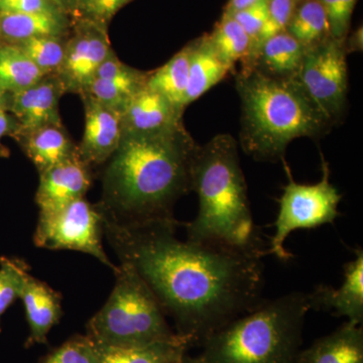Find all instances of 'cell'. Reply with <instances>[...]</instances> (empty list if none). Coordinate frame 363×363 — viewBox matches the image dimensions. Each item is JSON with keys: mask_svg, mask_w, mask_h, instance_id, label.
<instances>
[{"mask_svg": "<svg viewBox=\"0 0 363 363\" xmlns=\"http://www.w3.org/2000/svg\"><path fill=\"white\" fill-rule=\"evenodd\" d=\"M20 130V123L16 117L6 109H0V140L4 136H11L16 140Z\"/></svg>", "mask_w": 363, "mask_h": 363, "instance_id": "d590c367", "label": "cell"}, {"mask_svg": "<svg viewBox=\"0 0 363 363\" xmlns=\"http://www.w3.org/2000/svg\"><path fill=\"white\" fill-rule=\"evenodd\" d=\"M311 309L309 293L262 301L203 340L197 363H295L303 325Z\"/></svg>", "mask_w": 363, "mask_h": 363, "instance_id": "5b68a950", "label": "cell"}, {"mask_svg": "<svg viewBox=\"0 0 363 363\" xmlns=\"http://www.w3.org/2000/svg\"><path fill=\"white\" fill-rule=\"evenodd\" d=\"M259 1H262V0H229L225 9H224L223 13L233 14Z\"/></svg>", "mask_w": 363, "mask_h": 363, "instance_id": "74e56055", "label": "cell"}, {"mask_svg": "<svg viewBox=\"0 0 363 363\" xmlns=\"http://www.w3.org/2000/svg\"><path fill=\"white\" fill-rule=\"evenodd\" d=\"M40 363H100L97 344L89 336H76L52 350Z\"/></svg>", "mask_w": 363, "mask_h": 363, "instance_id": "f546056e", "label": "cell"}, {"mask_svg": "<svg viewBox=\"0 0 363 363\" xmlns=\"http://www.w3.org/2000/svg\"><path fill=\"white\" fill-rule=\"evenodd\" d=\"M328 21L332 39L344 40L350 35L351 18L358 0H318Z\"/></svg>", "mask_w": 363, "mask_h": 363, "instance_id": "1f68e13d", "label": "cell"}, {"mask_svg": "<svg viewBox=\"0 0 363 363\" xmlns=\"http://www.w3.org/2000/svg\"><path fill=\"white\" fill-rule=\"evenodd\" d=\"M363 47V33L362 26L358 28L351 35H347L346 39L344 40V48L348 54L350 52H362Z\"/></svg>", "mask_w": 363, "mask_h": 363, "instance_id": "8d00e7d4", "label": "cell"}, {"mask_svg": "<svg viewBox=\"0 0 363 363\" xmlns=\"http://www.w3.org/2000/svg\"><path fill=\"white\" fill-rule=\"evenodd\" d=\"M7 106H9V96L0 91V109L7 111Z\"/></svg>", "mask_w": 363, "mask_h": 363, "instance_id": "ab89813d", "label": "cell"}, {"mask_svg": "<svg viewBox=\"0 0 363 363\" xmlns=\"http://www.w3.org/2000/svg\"><path fill=\"white\" fill-rule=\"evenodd\" d=\"M133 0H78L72 20H84L108 28L116 13Z\"/></svg>", "mask_w": 363, "mask_h": 363, "instance_id": "4dcf8cb0", "label": "cell"}, {"mask_svg": "<svg viewBox=\"0 0 363 363\" xmlns=\"http://www.w3.org/2000/svg\"><path fill=\"white\" fill-rule=\"evenodd\" d=\"M45 76L18 45L0 42V91L4 94L20 93Z\"/></svg>", "mask_w": 363, "mask_h": 363, "instance_id": "d4e9b609", "label": "cell"}, {"mask_svg": "<svg viewBox=\"0 0 363 363\" xmlns=\"http://www.w3.org/2000/svg\"><path fill=\"white\" fill-rule=\"evenodd\" d=\"M191 50L189 43L161 68L147 74V85L169 99L175 106L185 111L184 98L187 90Z\"/></svg>", "mask_w": 363, "mask_h": 363, "instance_id": "cb8c5ba5", "label": "cell"}, {"mask_svg": "<svg viewBox=\"0 0 363 363\" xmlns=\"http://www.w3.org/2000/svg\"><path fill=\"white\" fill-rule=\"evenodd\" d=\"M116 278L108 300L87 324V336L95 343L135 347L182 337L172 331L156 296L133 267L121 264Z\"/></svg>", "mask_w": 363, "mask_h": 363, "instance_id": "8992f818", "label": "cell"}, {"mask_svg": "<svg viewBox=\"0 0 363 363\" xmlns=\"http://www.w3.org/2000/svg\"><path fill=\"white\" fill-rule=\"evenodd\" d=\"M104 214L99 204L84 198L75 200L58 211L40 214L33 242L51 250H75L92 255L116 272L102 245Z\"/></svg>", "mask_w": 363, "mask_h": 363, "instance_id": "ba28073f", "label": "cell"}, {"mask_svg": "<svg viewBox=\"0 0 363 363\" xmlns=\"http://www.w3.org/2000/svg\"><path fill=\"white\" fill-rule=\"evenodd\" d=\"M58 1L62 7H63L64 11H65L69 16H73L78 0H58Z\"/></svg>", "mask_w": 363, "mask_h": 363, "instance_id": "f35d334b", "label": "cell"}, {"mask_svg": "<svg viewBox=\"0 0 363 363\" xmlns=\"http://www.w3.org/2000/svg\"><path fill=\"white\" fill-rule=\"evenodd\" d=\"M9 156V150L0 143V157H6Z\"/></svg>", "mask_w": 363, "mask_h": 363, "instance_id": "60d3db41", "label": "cell"}, {"mask_svg": "<svg viewBox=\"0 0 363 363\" xmlns=\"http://www.w3.org/2000/svg\"><path fill=\"white\" fill-rule=\"evenodd\" d=\"M66 13V11L59 4L58 0H0V13Z\"/></svg>", "mask_w": 363, "mask_h": 363, "instance_id": "e575fe53", "label": "cell"}, {"mask_svg": "<svg viewBox=\"0 0 363 363\" xmlns=\"http://www.w3.org/2000/svg\"><path fill=\"white\" fill-rule=\"evenodd\" d=\"M85 112V128L79 157L88 166L108 162L123 138L121 116L87 93L79 95Z\"/></svg>", "mask_w": 363, "mask_h": 363, "instance_id": "8fae6325", "label": "cell"}, {"mask_svg": "<svg viewBox=\"0 0 363 363\" xmlns=\"http://www.w3.org/2000/svg\"><path fill=\"white\" fill-rule=\"evenodd\" d=\"M92 183L91 167L77 156L40 174L35 202L40 214L58 211L84 198Z\"/></svg>", "mask_w": 363, "mask_h": 363, "instance_id": "4fadbf2b", "label": "cell"}, {"mask_svg": "<svg viewBox=\"0 0 363 363\" xmlns=\"http://www.w3.org/2000/svg\"><path fill=\"white\" fill-rule=\"evenodd\" d=\"M230 16L235 18V21L240 23L241 28L245 30V32L247 33L248 37L252 40V59L255 48H257V42H259L260 33H262V28H264L267 21V0H262V1L257 2L252 6L236 11ZM252 59H250V62H252Z\"/></svg>", "mask_w": 363, "mask_h": 363, "instance_id": "836d02e7", "label": "cell"}, {"mask_svg": "<svg viewBox=\"0 0 363 363\" xmlns=\"http://www.w3.org/2000/svg\"><path fill=\"white\" fill-rule=\"evenodd\" d=\"M210 42L218 56L229 66L235 69L238 63L247 66L252 59V40L240 23L230 14H222L220 21L208 33Z\"/></svg>", "mask_w": 363, "mask_h": 363, "instance_id": "484cf974", "label": "cell"}, {"mask_svg": "<svg viewBox=\"0 0 363 363\" xmlns=\"http://www.w3.org/2000/svg\"><path fill=\"white\" fill-rule=\"evenodd\" d=\"M67 38H32L13 45H18L45 75H50L56 74L63 64Z\"/></svg>", "mask_w": 363, "mask_h": 363, "instance_id": "83f0119b", "label": "cell"}, {"mask_svg": "<svg viewBox=\"0 0 363 363\" xmlns=\"http://www.w3.org/2000/svg\"><path fill=\"white\" fill-rule=\"evenodd\" d=\"M298 1H300V0H298Z\"/></svg>", "mask_w": 363, "mask_h": 363, "instance_id": "7bdbcfd3", "label": "cell"}, {"mask_svg": "<svg viewBox=\"0 0 363 363\" xmlns=\"http://www.w3.org/2000/svg\"><path fill=\"white\" fill-rule=\"evenodd\" d=\"M286 30L306 50L331 38L326 14L318 0H300Z\"/></svg>", "mask_w": 363, "mask_h": 363, "instance_id": "4316f807", "label": "cell"}, {"mask_svg": "<svg viewBox=\"0 0 363 363\" xmlns=\"http://www.w3.org/2000/svg\"><path fill=\"white\" fill-rule=\"evenodd\" d=\"M64 94L65 89L58 76L50 74L28 89L9 96L7 111L21 126L18 138L42 126L63 124L59 104Z\"/></svg>", "mask_w": 363, "mask_h": 363, "instance_id": "7c38bea8", "label": "cell"}, {"mask_svg": "<svg viewBox=\"0 0 363 363\" xmlns=\"http://www.w3.org/2000/svg\"><path fill=\"white\" fill-rule=\"evenodd\" d=\"M306 51L293 35L284 30L262 42L247 67H252L272 77L296 79Z\"/></svg>", "mask_w": 363, "mask_h": 363, "instance_id": "ffe728a7", "label": "cell"}, {"mask_svg": "<svg viewBox=\"0 0 363 363\" xmlns=\"http://www.w3.org/2000/svg\"><path fill=\"white\" fill-rule=\"evenodd\" d=\"M183 113L169 99L147 85L135 93L121 116L123 135H147L176 128Z\"/></svg>", "mask_w": 363, "mask_h": 363, "instance_id": "2e32d148", "label": "cell"}, {"mask_svg": "<svg viewBox=\"0 0 363 363\" xmlns=\"http://www.w3.org/2000/svg\"><path fill=\"white\" fill-rule=\"evenodd\" d=\"M147 74L123 63L111 51L83 93L123 116L133 95L147 84Z\"/></svg>", "mask_w": 363, "mask_h": 363, "instance_id": "5bb4252c", "label": "cell"}, {"mask_svg": "<svg viewBox=\"0 0 363 363\" xmlns=\"http://www.w3.org/2000/svg\"><path fill=\"white\" fill-rule=\"evenodd\" d=\"M30 336L26 345L47 342L48 334L62 316L61 296L44 281L28 276L21 292Z\"/></svg>", "mask_w": 363, "mask_h": 363, "instance_id": "e0dca14e", "label": "cell"}, {"mask_svg": "<svg viewBox=\"0 0 363 363\" xmlns=\"http://www.w3.org/2000/svg\"><path fill=\"white\" fill-rule=\"evenodd\" d=\"M346 57L344 40L329 38L306 51L296 78L334 125L342 121L347 107Z\"/></svg>", "mask_w": 363, "mask_h": 363, "instance_id": "9c48e42d", "label": "cell"}, {"mask_svg": "<svg viewBox=\"0 0 363 363\" xmlns=\"http://www.w3.org/2000/svg\"><path fill=\"white\" fill-rule=\"evenodd\" d=\"M236 90L241 107L240 147L257 161H283L294 140H317L334 126L297 79L272 77L245 67L236 76Z\"/></svg>", "mask_w": 363, "mask_h": 363, "instance_id": "3957f363", "label": "cell"}, {"mask_svg": "<svg viewBox=\"0 0 363 363\" xmlns=\"http://www.w3.org/2000/svg\"><path fill=\"white\" fill-rule=\"evenodd\" d=\"M289 182L279 200V213L274 222V234L267 255L288 262L293 255L286 250L285 242L293 231L317 228L333 224L339 216L338 206L342 195L330 182L329 164L322 157V180L316 184H300L293 179L290 168L283 160Z\"/></svg>", "mask_w": 363, "mask_h": 363, "instance_id": "52a82bcc", "label": "cell"}, {"mask_svg": "<svg viewBox=\"0 0 363 363\" xmlns=\"http://www.w3.org/2000/svg\"><path fill=\"white\" fill-rule=\"evenodd\" d=\"M72 18L66 13H0V42L18 44L39 37L70 35Z\"/></svg>", "mask_w": 363, "mask_h": 363, "instance_id": "7402d4cb", "label": "cell"}, {"mask_svg": "<svg viewBox=\"0 0 363 363\" xmlns=\"http://www.w3.org/2000/svg\"><path fill=\"white\" fill-rule=\"evenodd\" d=\"M30 274V267L23 259L0 257V331L2 316L18 298H21Z\"/></svg>", "mask_w": 363, "mask_h": 363, "instance_id": "f1b7e54d", "label": "cell"}, {"mask_svg": "<svg viewBox=\"0 0 363 363\" xmlns=\"http://www.w3.org/2000/svg\"><path fill=\"white\" fill-rule=\"evenodd\" d=\"M16 140L39 174L78 155V147L63 124L42 126L21 135Z\"/></svg>", "mask_w": 363, "mask_h": 363, "instance_id": "ac0fdd59", "label": "cell"}, {"mask_svg": "<svg viewBox=\"0 0 363 363\" xmlns=\"http://www.w3.org/2000/svg\"><path fill=\"white\" fill-rule=\"evenodd\" d=\"M175 217L119 223L104 217V233L121 264L142 277L178 335L204 340L262 302L267 250L182 241Z\"/></svg>", "mask_w": 363, "mask_h": 363, "instance_id": "6da1fadb", "label": "cell"}, {"mask_svg": "<svg viewBox=\"0 0 363 363\" xmlns=\"http://www.w3.org/2000/svg\"><path fill=\"white\" fill-rule=\"evenodd\" d=\"M191 45L188 86L184 98L185 108L235 70L218 56L208 33L192 40Z\"/></svg>", "mask_w": 363, "mask_h": 363, "instance_id": "44dd1931", "label": "cell"}, {"mask_svg": "<svg viewBox=\"0 0 363 363\" xmlns=\"http://www.w3.org/2000/svg\"><path fill=\"white\" fill-rule=\"evenodd\" d=\"M179 363H197V362H187V360H186V359H184L183 362H181Z\"/></svg>", "mask_w": 363, "mask_h": 363, "instance_id": "b9f144b4", "label": "cell"}, {"mask_svg": "<svg viewBox=\"0 0 363 363\" xmlns=\"http://www.w3.org/2000/svg\"><path fill=\"white\" fill-rule=\"evenodd\" d=\"M112 50L108 28L88 21L72 20L65 58L56 73L65 92L82 94Z\"/></svg>", "mask_w": 363, "mask_h": 363, "instance_id": "30bf717a", "label": "cell"}, {"mask_svg": "<svg viewBox=\"0 0 363 363\" xmlns=\"http://www.w3.org/2000/svg\"><path fill=\"white\" fill-rule=\"evenodd\" d=\"M311 309L332 311L352 323L363 322V252L355 250V259L344 264V281L338 289L318 286L309 293Z\"/></svg>", "mask_w": 363, "mask_h": 363, "instance_id": "9a60e30c", "label": "cell"}, {"mask_svg": "<svg viewBox=\"0 0 363 363\" xmlns=\"http://www.w3.org/2000/svg\"><path fill=\"white\" fill-rule=\"evenodd\" d=\"M197 143L184 123L147 135H123L102 178L104 217L119 223L174 218L173 208L192 192Z\"/></svg>", "mask_w": 363, "mask_h": 363, "instance_id": "7a4b0ae2", "label": "cell"}, {"mask_svg": "<svg viewBox=\"0 0 363 363\" xmlns=\"http://www.w3.org/2000/svg\"><path fill=\"white\" fill-rule=\"evenodd\" d=\"M295 363H363L362 325L346 322L337 330L300 351Z\"/></svg>", "mask_w": 363, "mask_h": 363, "instance_id": "d6986e66", "label": "cell"}, {"mask_svg": "<svg viewBox=\"0 0 363 363\" xmlns=\"http://www.w3.org/2000/svg\"><path fill=\"white\" fill-rule=\"evenodd\" d=\"M298 4V0H267V18L260 33L255 51L262 42L286 30Z\"/></svg>", "mask_w": 363, "mask_h": 363, "instance_id": "d6a6232c", "label": "cell"}, {"mask_svg": "<svg viewBox=\"0 0 363 363\" xmlns=\"http://www.w3.org/2000/svg\"><path fill=\"white\" fill-rule=\"evenodd\" d=\"M191 188L199 200L197 216L185 225L187 240L228 247H260L238 145L230 135L198 145L191 169Z\"/></svg>", "mask_w": 363, "mask_h": 363, "instance_id": "277c9868", "label": "cell"}, {"mask_svg": "<svg viewBox=\"0 0 363 363\" xmlns=\"http://www.w3.org/2000/svg\"><path fill=\"white\" fill-rule=\"evenodd\" d=\"M187 339L162 341L135 347L98 345L100 363H179L185 359Z\"/></svg>", "mask_w": 363, "mask_h": 363, "instance_id": "603a6c76", "label": "cell"}]
</instances>
